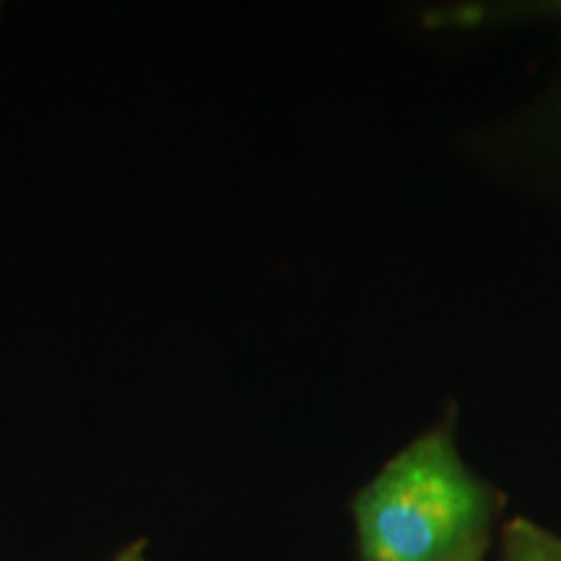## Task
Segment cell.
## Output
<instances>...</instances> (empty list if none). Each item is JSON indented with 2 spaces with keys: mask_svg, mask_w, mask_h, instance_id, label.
<instances>
[{
  "mask_svg": "<svg viewBox=\"0 0 561 561\" xmlns=\"http://www.w3.org/2000/svg\"><path fill=\"white\" fill-rule=\"evenodd\" d=\"M483 546L486 541H479V543H471L468 549H462L458 557H453L450 561H481V553H483Z\"/></svg>",
  "mask_w": 561,
  "mask_h": 561,
  "instance_id": "cell-3",
  "label": "cell"
},
{
  "mask_svg": "<svg viewBox=\"0 0 561 561\" xmlns=\"http://www.w3.org/2000/svg\"><path fill=\"white\" fill-rule=\"evenodd\" d=\"M491 496L450 434L411 442L354 502L362 561H450L486 541Z\"/></svg>",
  "mask_w": 561,
  "mask_h": 561,
  "instance_id": "cell-1",
  "label": "cell"
},
{
  "mask_svg": "<svg viewBox=\"0 0 561 561\" xmlns=\"http://www.w3.org/2000/svg\"><path fill=\"white\" fill-rule=\"evenodd\" d=\"M502 561H561V538L541 525L517 517L504 528Z\"/></svg>",
  "mask_w": 561,
  "mask_h": 561,
  "instance_id": "cell-2",
  "label": "cell"
},
{
  "mask_svg": "<svg viewBox=\"0 0 561 561\" xmlns=\"http://www.w3.org/2000/svg\"><path fill=\"white\" fill-rule=\"evenodd\" d=\"M115 561H149V559H146L144 553H140L138 546H133V549H125Z\"/></svg>",
  "mask_w": 561,
  "mask_h": 561,
  "instance_id": "cell-4",
  "label": "cell"
}]
</instances>
